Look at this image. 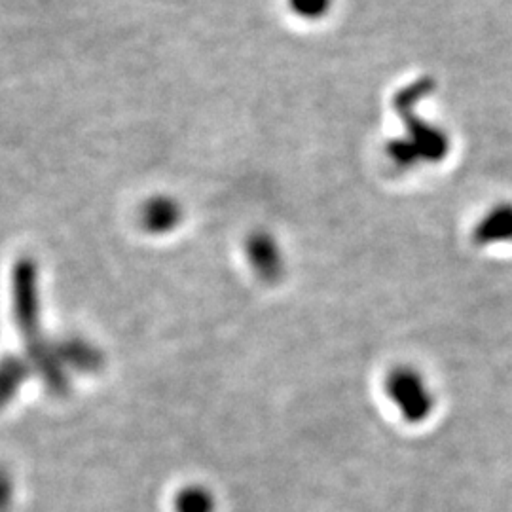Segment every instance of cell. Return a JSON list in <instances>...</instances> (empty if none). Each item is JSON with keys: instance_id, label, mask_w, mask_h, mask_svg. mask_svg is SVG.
Returning <instances> with one entry per match:
<instances>
[{"instance_id": "6da1fadb", "label": "cell", "mask_w": 512, "mask_h": 512, "mask_svg": "<svg viewBox=\"0 0 512 512\" xmlns=\"http://www.w3.org/2000/svg\"><path fill=\"white\" fill-rule=\"evenodd\" d=\"M385 393L406 423H423L433 414V391L420 372L410 366H399L389 372Z\"/></svg>"}, {"instance_id": "7a4b0ae2", "label": "cell", "mask_w": 512, "mask_h": 512, "mask_svg": "<svg viewBox=\"0 0 512 512\" xmlns=\"http://www.w3.org/2000/svg\"><path fill=\"white\" fill-rule=\"evenodd\" d=\"M139 220L150 234H169L183 224V203L171 194H154L141 205Z\"/></svg>"}, {"instance_id": "3957f363", "label": "cell", "mask_w": 512, "mask_h": 512, "mask_svg": "<svg viewBox=\"0 0 512 512\" xmlns=\"http://www.w3.org/2000/svg\"><path fill=\"white\" fill-rule=\"evenodd\" d=\"M473 241L478 247H499L512 243V203H495L473 228Z\"/></svg>"}, {"instance_id": "277c9868", "label": "cell", "mask_w": 512, "mask_h": 512, "mask_svg": "<svg viewBox=\"0 0 512 512\" xmlns=\"http://www.w3.org/2000/svg\"><path fill=\"white\" fill-rule=\"evenodd\" d=\"M247 256L256 272L266 279H274L283 270V256L279 243L266 230H256L247 239Z\"/></svg>"}, {"instance_id": "5b68a950", "label": "cell", "mask_w": 512, "mask_h": 512, "mask_svg": "<svg viewBox=\"0 0 512 512\" xmlns=\"http://www.w3.org/2000/svg\"><path fill=\"white\" fill-rule=\"evenodd\" d=\"M287 6L296 18L313 23L329 16L334 0H287Z\"/></svg>"}]
</instances>
